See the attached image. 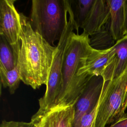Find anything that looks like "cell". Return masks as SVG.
Here are the masks:
<instances>
[{
    "mask_svg": "<svg viewBox=\"0 0 127 127\" xmlns=\"http://www.w3.org/2000/svg\"><path fill=\"white\" fill-rule=\"evenodd\" d=\"M22 30L18 64L21 80L36 89L46 86L56 46L33 29L29 18L21 14Z\"/></svg>",
    "mask_w": 127,
    "mask_h": 127,
    "instance_id": "1",
    "label": "cell"
},
{
    "mask_svg": "<svg viewBox=\"0 0 127 127\" xmlns=\"http://www.w3.org/2000/svg\"><path fill=\"white\" fill-rule=\"evenodd\" d=\"M92 48L89 36L83 32L80 34L73 32L64 54L62 87L51 110L75 104L92 78L79 75V70L84 66Z\"/></svg>",
    "mask_w": 127,
    "mask_h": 127,
    "instance_id": "2",
    "label": "cell"
},
{
    "mask_svg": "<svg viewBox=\"0 0 127 127\" xmlns=\"http://www.w3.org/2000/svg\"><path fill=\"white\" fill-rule=\"evenodd\" d=\"M66 0H33L29 21L34 30L53 46L64 30Z\"/></svg>",
    "mask_w": 127,
    "mask_h": 127,
    "instance_id": "3",
    "label": "cell"
},
{
    "mask_svg": "<svg viewBox=\"0 0 127 127\" xmlns=\"http://www.w3.org/2000/svg\"><path fill=\"white\" fill-rule=\"evenodd\" d=\"M67 13L65 25L62 36L56 46L50 73L43 96L39 99V108L38 111L47 113L54 106L63 84V67L65 52L73 31L78 30L74 19L70 0H66Z\"/></svg>",
    "mask_w": 127,
    "mask_h": 127,
    "instance_id": "4",
    "label": "cell"
},
{
    "mask_svg": "<svg viewBox=\"0 0 127 127\" xmlns=\"http://www.w3.org/2000/svg\"><path fill=\"white\" fill-rule=\"evenodd\" d=\"M127 108V66L117 77L104 82L93 127H107Z\"/></svg>",
    "mask_w": 127,
    "mask_h": 127,
    "instance_id": "5",
    "label": "cell"
},
{
    "mask_svg": "<svg viewBox=\"0 0 127 127\" xmlns=\"http://www.w3.org/2000/svg\"><path fill=\"white\" fill-rule=\"evenodd\" d=\"M15 2V0H0V35L4 37L14 52H17L20 46L22 13L17 10Z\"/></svg>",
    "mask_w": 127,
    "mask_h": 127,
    "instance_id": "6",
    "label": "cell"
},
{
    "mask_svg": "<svg viewBox=\"0 0 127 127\" xmlns=\"http://www.w3.org/2000/svg\"><path fill=\"white\" fill-rule=\"evenodd\" d=\"M104 80L102 76H93L88 82L76 101L74 108V118L72 126L75 125L85 114L92 111L100 98Z\"/></svg>",
    "mask_w": 127,
    "mask_h": 127,
    "instance_id": "7",
    "label": "cell"
},
{
    "mask_svg": "<svg viewBox=\"0 0 127 127\" xmlns=\"http://www.w3.org/2000/svg\"><path fill=\"white\" fill-rule=\"evenodd\" d=\"M115 53V44L110 48L104 50L92 48L86 58L84 66L79 70V75L89 77L102 76Z\"/></svg>",
    "mask_w": 127,
    "mask_h": 127,
    "instance_id": "8",
    "label": "cell"
},
{
    "mask_svg": "<svg viewBox=\"0 0 127 127\" xmlns=\"http://www.w3.org/2000/svg\"><path fill=\"white\" fill-rule=\"evenodd\" d=\"M110 19L107 0H94L90 11L81 28L88 36L97 33L105 27Z\"/></svg>",
    "mask_w": 127,
    "mask_h": 127,
    "instance_id": "9",
    "label": "cell"
},
{
    "mask_svg": "<svg viewBox=\"0 0 127 127\" xmlns=\"http://www.w3.org/2000/svg\"><path fill=\"white\" fill-rule=\"evenodd\" d=\"M115 47V54L102 76L104 82L118 76L127 66V35L116 41Z\"/></svg>",
    "mask_w": 127,
    "mask_h": 127,
    "instance_id": "10",
    "label": "cell"
},
{
    "mask_svg": "<svg viewBox=\"0 0 127 127\" xmlns=\"http://www.w3.org/2000/svg\"><path fill=\"white\" fill-rule=\"evenodd\" d=\"M110 9L109 24L108 28L115 41L123 37L125 20V0H107Z\"/></svg>",
    "mask_w": 127,
    "mask_h": 127,
    "instance_id": "11",
    "label": "cell"
},
{
    "mask_svg": "<svg viewBox=\"0 0 127 127\" xmlns=\"http://www.w3.org/2000/svg\"><path fill=\"white\" fill-rule=\"evenodd\" d=\"M75 105L55 108L46 114L49 127H72Z\"/></svg>",
    "mask_w": 127,
    "mask_h": 127,
    "instance_id": "12",
    "label": "cell"
},
{
    "mask_svg": "<svg viewBox=\"0 0 127 127\" xmlns=\"http://www.w3.org/2000/svg\"><path fill=\"white\" fill-rule=\"evenodd\" d=\"M0 73L13 69L18 63V53L2 35H0Z\"/></svg>",
    "mask_w": 127,
    "mask_h": 127,
    "instance_id": "13",
    "label": "cell"
},
{
    "mask_svg": "<svg viewBox=\"0 0 127 127\" xmlns=\"http://www.w3.org/2000/svg\"><path fill=\"white\" fill-rule=\"evenodd\" d=\"M94 0H70L77 29L81 28L87 18Z\"/></svg>",
    "mask_w": 127,
    "mask_h": 127,
    "instance_id": "14",
    "label": "cell"
},
{
    "mask_svg": "<svg viewBox=\"0 0 127 127\" xmlns=\"http://www.w3.org/2000/svg\"><path fill=\"white\" fill-rule=\"evenodd\" d=\"M0 127H49V125L46 114L38 111L29 122L3 120Z\"/></svg>",
    "mask_w": 127,
    "mask_h": 127,
    "instance_id": "15",
    "label": "cell"
},
{
    "mask_svg": "<svg viewBox=\"0 0 127 127\" xmlns=\"http://www.w3.org/2000/svg\"><path fill=\"white\" fill-rule=\"evenodd\" d=\"M91 37L90 45L93 48L97 50H106L110 48L115 44L108 29L105 27Z\"/></svg>",
    "mask_w": 127,
    "mask_h": 127,
    "instance_id": "16",
    "label": "cell"
},
{
    "mask_svg": "<svg viewBox=\"0 0 127 127\" xmlns=\"http://www.w3.org/2000/svg\"><path fill=\"white\" fill-rule=\"evenodd\" d=\"M0 81L4 88L8 87L10 94H13L18 87L21 80L18 64L6 72L0 73Z\"/></svg>",
    "mask_w": 127,
    "mask_h": 127,
    "instance_id": "17",
    "label": "cell"
},
{
    "mask_svg": "<svg viewBox=\"0 0 127 127\" xmlns=\"http://www.w3.org/2000/svg\"><path fill=\"white\" fill-rule=\"evenodd\" d=\"M107 127H127V113Z\"/></svg>",
    "mask_w": 127,
    "mask_h": 127,
    "instance_id": "18",
    "label": "cell"
},
{
    "mask_svg": "<svg viewBox=\"0 0 127 127\" xmlns=\"http://www.w3.org/2000/svg\"><path fill=\"white\" fill-rule=\"evenodd\" d=\"M125 10V20L123 27V36L127 35V0H125L124 4Z\"/></svg>",
    "mask_w": 127,
    "mask_h": 127,
    "instance_id": "19",
    "label": "cell"
}]
</instances>
